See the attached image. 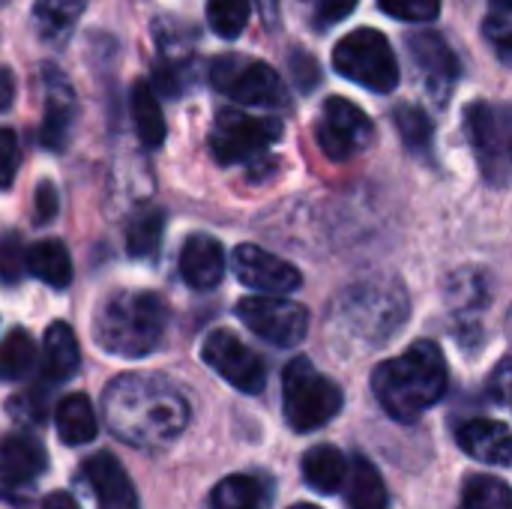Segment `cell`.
<instances>
[{
    "label": "cell",
    "instance_id": "26",
    "mask_svg": "<svg viewBox=\"0 0 512 509\" xmlns=\"http://www.w3.org/2000/svg\"><path fill=\"white\" fill-rule=\"evenodd\" d=\"M27 273L51 288H66L72 282V258L60 240H39L27 249Z\"/></svg>",
    "mask_w": 512,
    "mask_h": 509
},
{
    "label": "cell",
    "instance_id": "45",
    "mask_svg": "<svg viewBox=\"0 0 512 509\" xmlns=\"http://www.w3.org/2000/svg\"><path fill=\"white\" fill-rule=\"evenodd\" d=\"M510 327H512V321H510Z\"/></svg>",
    "mask_w": 512,
    "mask_h": 509
},
{
    "label": "cell",
    "instance_id": "25",
    "mask_svg": "<svg viewBox=\"0 0 512 509\" xmlns=\"http://www.w3.org/2000/svg\"><path fill=\"white\" fill-rule=\"evenodd\" d=\"M270 507V486L249 474L225 477L210 492V509H267Z\"/></svg>",
    "mask_w": 512,
    "mask_h": 509
},
{
    "label": "cell",
    "instance_id": "42",
    "mask_svg": "<svg viewBox=\"0 0 512 509\" xmlns=\"http://www.w3.org/2000/svg\"><path fill=\"white\" fill-rule=\"evenodd\" d=\"M504 372L510 375V381H507V387H504V393H501V396H504V399H510V405H512V360H507Z\"/></svg>",
    "mask_w": 512,
    "mask_h": 509
},
{
    "label": "cell",
    "instance_id": "12",
    "mask_svg": "<svg viewBox=\"0 0 512 509\" xmlns=\"http://www.w3.org/2000/svg\"><path fill=\"white\" fill-rule=\"evenodd\" d=\"M201 357L219 378H225L240 393L255 396L267 384L264 360L249 345H243L231 330H213L201 345Z\"/></svg>",
    "mask_w": 512,
    "mask_h": 509
},
{
    "label": "cell",
    "instance_id": "31",
    "mask_svg": "<svg viewBox=\"0 0 512 509\" xmlns=\"http://www.w3.org/2000/svg\"><path fill=\"white\" fill-rule=\"evenodd\" d=\"M252 15L249 0H207V21L222 39H237Z\"/></svg>",
    "mask_w": 512,
    "mask_h": 509
},
{
    "label": "cell",
    "instance_id": "41",
    "mask_svg": "<svg viewBox=\"0 0 512 509\" xmlns=\"http://www.w3.org/2000/svg\"><path fill=\"white\" fill-rule=\"evenodd\" d=\"M42 509H81V507H78V501H75L72 495H66V492H54V495H48V498H45Z\"/></svg>",
    "mask_w": 512,
    "mask_h": 509
},
{
    "label": "cell",
    "instance_id": "40",
    "mask_svg": "<svg viewBox=\"0 0 512 509\" xmlns=\"http://www.w3.org/2000/svg\"><path fill=\"white\" fill-rule=\"evenodd\" d=\"M12 96H15L12 72H9V69H0V111H6V108L12 105Z\"/></svg>",
    "mask_w": 512,
    "mask_h": 509
},
{
    "label": "cell",
    "instance_id": "39",
    "mask_svg": "<svg viewBox=\"0 0 512 509\" xmlns=\"http://www.w3.org/2000/svg\"><path fill=\"white\" fill-rule=\"evenodd\" d=\"M57 216V189L51 183H42L36 189V222H51Z\"/></svg>",
    "mask_w": 512,
    "mask_h": 509
},
{
    "label": "cell",
    "instance_id": "6",
    "mask_svg": "<svg viewBox=\"0 0 512 509\" xmlns=\"http://www.w3.org/2000/svg\"><path fill=\"white\" fill-rule=\"evenodd\" d=\"M333 66L348 81L369 87L375 93H393L399 84V63L396 54L381 30L360 27L351 30L333 48Z\"/></svg>",
    "mask_w": 512,
    "mask_h": 509
},
{
    "label": "cell",
    "instance_id": "21",
    "mask_svg": "<svg viewBox=\"0 0 512 509\" xmlns=\"http://www.w3.org/2000/svg\"><path fill=\"white\" fill-rule=\"evenodd\" d=\"M87 0H36L33 3V30L45 45H66L75 33Z\"/></svg>",
    "mask_w": 512,
    "mask_h": 509
},
{
    "label": "cell",
    "instance_id": "1",
    "mask_svg": "<svg viewBox=\"0 0 512 509\" xmlns=\"http://www.w3.org/2000/svg\"><path fill=\"white\" fill-rule=\"evenodd\" d=\"M102 417L123 444L138 450H165L189 426V402L168 378L129 372L105 387Z\"/></svg>",
    "mask_w": 512,
    "mask_h": 509
},
{
    "label": "cell",
    "instance_id": "16",
    "mask_svg": "<svg viewBox=\"0 0 512 509\" xmlns=\"http://www.w3.org/2000/svg\"><path fill=\"white\" fill-rule=\"evenodd\" d=\"M81 477L93 489L99 509H138V495H135L123 465L114 456L99 453V456L87 459L81 468Z\"/></svg>",
    "mask_w": 512,
    "mask_h": 509
},
{
    "label": "cell",
    "instance_id": "8",
    "mask_svg": "<svg viewBox=\"0 0 512 509\" xmlns=\"http://www.w3.org/2000/svg\"><path fill=\"white\" fill-rule=\"evenodd\" d=\"M210 81L219 93L231 96L240 105L282 108L288 102L285 84L273 66L243 54H222L210 66Z\"/></svg>",
    "mask_w": 512,
    "mask_h": 509
},
{
    "label": "cell",
    "instance_id": "24",
    "mask_svg": "<svg viewBox=\"0 0 512 509\" xmlns=\"http://www.w3.org/2000/svg\"><path fill=\"white\" fill-rule=\"evenodd\" d=\"M345 498L348 509H387L390 507V495L387 486L378 474V468L369 459H354L348 468V480H345Z\"/></svg>",
    "mask_w": 512,
    "mask_h": 509
},
{
    "label": "cell",
    "instance_id": "37",
    "mask_svg": "<svg viewBox=\"0 0 512 509\" xmlns=\"http://www.w3.org/2000/svg\"><path fill=\"white\" fill-rule=\"evenodd\" d=\"M486 39L492 42V48L498 51L501 60L512 63V21L501 18V15H492L486 21Z\"/></svg>",
    "mask_w": 512,
    "mask_h": 509
},
{
    "label": "cell",
    "instance_id": "15",
    "mask_svg": "<svg viewBox=\"0 0 512 509\" xmlns=\"http://www.w3.org/2000/svg\"><path fill=\"white\" fill-rule=\"evenodd\" d=\"M42 84H45V114H42V132L39 141L48 150H63L69 135H72V123L78 114V102L72 93V84L63 78L60 69L45 66L42 69Z\"/></svg>",
    "mask_w": 512,
    "mask_h": 509
},
{
    "label": "cell",
    "instance_id": "30",
    "mask_svg": "<svg viewBox=\"0 0 512 509\" xmlns=\"http://www.w3.org/2000/svg\"><path fill=\"white\" fill-rule=\"evenodd\" d=\"M459 509H512V489L498 477L474 474L462 489Z\"/></svg>",
    "mask_w": 512,
    "mask_h": 509
},
{
    "label": "cell",
    "instance_id": "17",
    "mask_svg": "<svg viewBox=\"0 0 512 509\" xmlns=\"http://www.w3.org/2000/svg\"><path fill=\"white\" fill-rule=\"evenodd\" d=\"M180 276L195 291H210L225 276V249L216 237L195 234L180 249Z\"/></svg>",
    "mask_w": 512,
    "mask_h": 509
},
{
    "label": "cell",
    "instance_id": "36",
    "mask_svg": "<svg viewBox=\"0 0 512 509\" xmlns=\"http://www.w3.org/2000/svg\"><path fill=\"white\" fill-rule=\"evenodd\" d=\"M18 135L12 129H0V189H9L18 171Z\"/></svg>",
    "mask_w": 512,
    "mask_h": 509
},
{
    "label": "cell",
    "instance_id": "18",
    "mask_svg": "<svg viewBox=\"0 0 512 509\" xmlns=\"http://www.w3.org/2000/svg\"><path fill=\"white\" fill-rule=\"evenodd\" d=\"M459 447L486 465H498V468H512V432L510 426L498 423V420H468L459 429Z\"/></svg>",
    "mask_w": 512,
    "mask_h": 509
},
{
    "label": "cell",
    "instance_id": "44",
    "mask_svg": "<svg viewBox=\"0 0 512 509\" xmlns=\"http://www.w3.org/2000/svg\"><path fill=\"white\" fill-rule=\"evenodd\" d=\"M291 509H321V507H312V504H297V507Z\"/></svg>",
    "mask_w": 512,
    "mask_h": 509
},
{
    "label": "cell",
    "instance_id": "11",
    "mask_svg": "<svg viewBox=\"0 0 512 509\" xmlns=\"http://www.w3.org/2000/svg\"><path fill=\"white\" fill-rule=\"evenodd\" d=\"M315 135H318L321 150L330 159L345 162V159H354L357 153H363L369 147L375 129H372V120L366 117V111L360 105H354L345 96H330L324 102Z\"/></svg>",
    "mask_w": 512,
    "mask_h": 509
},
{
    "label": "cell",
    "instance_id": "23",
    "mask_svg": "<svg viewBox=\"0 0 512 509\" xmlns=\"http://www.w3.org/2000/svg\"><path fill=\"white\" fill-rule=\"evenodd\" d=\"M54 426H57V435L63 444L69 447H81V444H90L99 432V420H96V411L90 405V399L84 393H72L66 396L60 405H57V414H54Z\"/></svg>",
    "mask_w": 512,
    "mask_h": 509
},
{
    "label": "cell",
    "instance_id": "27",
    "mask_svg": "<svg viewBox=\"0 0 512 509\" xmlns=\"http://www.w3.org/2000/svg\"><path fill=\"white\" fill-rule=\"evenodd\" d=\"M129 105H132V120H135V132H138L141 144L147 150H156L165 141V117H162L156 90L147 81H138L132 87Z\"/></svg>",
    "mask_w": 512,
    "mask_h": 509
},
{
    "label": "cell",
    "instance_id": "33",
    "mask_svg": "<svg viewBox=\"0 0 512 509\" xmlns=\"http://www.w3.org/2000/svg\"><path fill=\"white\" fill-rule=\"evenodd\" d=\"M378 6L399 21H432L441 12V0H378Z\"/></svg>",
    "mask_w": 512,
    "mask_h": 509
},
{
    "label": "cell",
    "instance_id": "20",
    "mask_svg": "<svg viewBox=\"0 0 512 509\" xmlns=\"http://www.w3.org/2000/svg\"><path fill=\"white\" fill-rule=\"evenodd\" d=\"M78 363H81V351H78V339L72 327L63 321L51 324L42 339V381L48 387L60 384L78 372Z\"/></svg>",
    "mask_w": 512,
    "mask_h": 509
},
{
    "label": "cell",
    "instance_id": "43",
    "mask_svg": "<svg viewBox=\"0 0 512 509\" xmlns=\"http://www.w3.org/2000/svg\"><path fill=\"white\" fill-rule=\"evenodd\" d=\"M492 6H495L498 12H512V0H492Z\"/></svg>",
    "mask_w": 512,
    "mask_h": 509
},
{
    "label": "cell",
    "instance_id": "38",
    "mask_svg": "<svg viewBox=\"0 0 512 509\" xmlns=\"http://www.w3.org/2000/svg\"><path fill=\"white\" fill-rule=\"evenodd\" d=\"M360 0H321L318 6V24L321 27H333L339 21H345L354 9H357Z\"/></svg>",
    "mask_w": 512,
    "mask_h": 509
},
{
    "label": "cell",
    "instance_id": "5",
    "mask_svg": "<svg viewBox=\"0 0 512 509\" xmlns=\"http://www.w3.org/2000/svg\"><path fill=\"white\" fill-rule=\"evenodd\" d=\"M342 390L336 381L321 375L306 357H297L285 366L282 375V405L285 420L294 432H315L327 426L342 411Z\"/></svg>",
    "mask_w": 512,
    "mask_h": 509
},
{
    "label": "cell",
    "instance_id": "4",
    "mask_svg": "<svg viewBox=\"0 0 512 509\" xmlns=\"http://www.w3.org/2000/svg\"><path fill=\"white\" fill-rule=\"evenodd\" d=\"M165 333V306L150 291H114L93 318L96 345L120 357H147Z\"/></svg>",
    "mask_w": 512,
    "mask_h": 509
},
{
    "label": "cell",
    "instance_id": "19",
    "mask_svg": "<svg viewBox=\"0 0 512 509\" xmlns=\"http://www.w3.org/2000/svg\"><path fill=\"white\" fill-rule=\"evenodd\" d=\"M45 471V450L33 435H9L0 441V483L30 486Z\"/></svg>",
    "mask_w": 512,
    "mask_h": 509
},
{
    "label": "cell",
    "instance_id": "35",
    "mask_svg": "<svg viewBox=\"0 0 512 509\" xmlns=\"http://www.w3.org/2000/svg\"><path fill=\"white\" fill-rule=\"evenodd\" d=\"M21 270H27V249H21L18 237L6 234L0 240V279L15 282L21 276Z\"/></svg>",
    "mask_w": 512,
    "mask_h": 509
},
{
    "label": "cell",
    "instance_id": "2",
    "mask_svg": "<svg viewBox=\"0 0 512 509\" xmlns=\"http://www.w3.org/2000/svg\"><path fill=\"white\" fill-rule=\"evenodd\" d=\"M405 318V288L396 279H366L336 297L327 330L339 354H366L381 348Z\"/></svg>",
    "mask_w": 512,
    "mask_h": 509
},
{
    "label": "cell",
    "instance_id": "10",
    "mask_svg": "<svg viewBox=\"0 0 512 509\" xmlns=\"http://www.w3.org/2000/svg\"><path fill=\"white\" fill-rule=\"evenodd\" d=\"M240 321L255 333L258 339L276 345V348H294L306 339L309 330V312L300 303H291L285 297H267L252 294L237 303Z\"/></svg>",
    "mask_w": 512,
    "mask_h": 509
},
{
    "label": "cell",
    "instance_id": "14",
    "mask_svg": "<svg viewBox=\"0 0 512 509\" xmlns=\"http://www.w3.org/2000/svg\"><path fill=\"white\" fill-rule=\"evenodd\" d=\"M405 48L414 60V69L420 72L426 90L438 99L447 102V96L453 93L456 81H459V57L453 54V48L447 45V39L441 33L423 30V33H411L405 39Z\"/></svg>",
    "mask_w": 512,
    "mask_h": 509
},
{
    "label": "cell",
    "instance_id": "32",
    "mask_svg": "<svg viewBox=\"0 0 512 509\" xmlns=\"http://www.w3.org/2000/svg\"><path fill=\"white\" fill-rule=\"evenodd\" d=\"M393 123H396V129H399V135H402L408 150H414V153L429 150L435 126H432V120H429V114L423 108H417V105H396Z\"/></svg>",
    "mask_w": 512,
    "mask_h": 509
},
{
    "label": "cell",
    "instance_id": "13",
    "mask_svg": "<svg viewBox=\"0 0 512 509\" xmlns=\"http://www.w3.org/2000/svg\"><path fill=\"white\" fill-rule=\"evenodd\" d=\"M234 273L237 279L252 288V291H261L267 297H285L291 291L300 288L303 276L294 264L276 258L273 252L261 249V246H252V243H243L234 249Z\"/></svg>",
    "mask_w": 512,
    "mask_h": 509
},
{
    "label": "cell",
    "instance_id": "29",
    "mask_svg": "<svg viewBox=\"0 0 512 509\" xmlns=\"http://www.w3.org/2000/svg\"><path fill=\"white\" fill-rule=\"evenodd\" d=\"M162 228H165V216L156 207H144L138 210L129 225H126V249L132 258H147L159 249L162 240Z\"/></svg>",
    "mask_w": 512,
    "mask_h": 509
},
{
    "label": "cell",
    "instance_id": "7",
    "mask_svg": "<svg viewBox=\"0 0 512 509\" xmlns=\"http://www.w3.org/2000/svg\"><path fill=\"white\" fill-rule=\"evenodd\" d=\"M465 129L483 177L495 186L512 180V105L474 102L465 111Z\"/></svg>",
    "mask_w": 512,
    "mask_h": 509
},
{
    "label": "cell",
    "instance_id": "28",
    "mask_svg": "<svg viewBox=\"0 0 512 509\" xmlns=\"http://www.w3.org/2000/svg\"><path fill=\"white\" fill-rule=\"evenodd\" d=\"M36 363V345L27 330H9L0 342V381H21Z\"/></svg>",
    "mask_w": 512,
    "mask_h": 509
},
{
    "label": "cell",
    "instance_id": "22",
    "mask_svg": "<svg viewBox=\"0 0 512 509\" xmlns=\"http://www.w3.org/2000/svg\"><path fill=\"white\" fill-rule=\"evenodd\" d=\"M348 468H351V462L342 456V450H336L330 444H318L303 456V480L309 489H315L321 495H336L339 489H345Z\"/></svg>",
    "mask_w": 512,
    "mask_h": 509
},
{
    "label": "cell",
    "instance_id": "34",
    "mask_svg": "<svg viewBox=\"0 0 512 509\" xmlns=\"http://www.w3.org/2000/svg\"><path fill=\"white\" fill-rule=\"evenodd\" d=\"M288 66H291L294 84H297L303 93H312V90L318 87V81H321V66H318V60H315L309 51L294 48V51L288 54Z\"/></svg>",
    "mask_w": 512,
    "mask_h": 509
},
{
    "label": "cell",
    "instance_id": "3",
    "mask_svg": "<svg viewBox=\"0 0 512 509\" xmlns=\"http://www.w3.org/2000/svg\"><path fill=\"white\" fill-rule=\"evenodd\" d=\"M372 390L393 420L414 423L447 393V363L441 348L429 339L414 342L405 354L375 369Z\"/></svg>",
    "mask_w": 512,
    "mask_h": 509
},
{
    "label": "cell",
    "instance_id": "9",
    "mask_svg": "<svg viewBox=\"0 0 512 509\" xmlns=\"http://www.w3.org/2000/svg\"><path fill=\"white\" fill-rule=\"evenodd\" d=\"M279 135H282V123L276 117H258L237 108H225L213 123L210 150L222 165L249 162L261 156L270 144H276Z\"/></svg>",
    "mask_w": 512,
    "mask_h": 509
}]
</instances>
